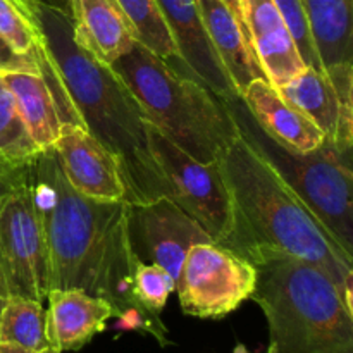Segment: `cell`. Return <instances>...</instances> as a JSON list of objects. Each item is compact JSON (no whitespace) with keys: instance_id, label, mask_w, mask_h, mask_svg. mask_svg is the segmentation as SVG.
Segmentation results:
<instances>
[{"instance_id":"cell-22","label":"cell","mask_w":353,"mask_h":353,"mask_svg":"<svg viewBox=\"0 0 353 353\" xmlns=\"http://www.w3.org/2000/svg\"><path fill=\"white\" fill-rule=\"evenodd\" d=\"M0 343L33 352L54 348L47 336V310L41 302L9 296L0 314Z\"/></svg>"},{"instance_id":"cell-2","label":"cell","mask_w":353,"mask_h":353,"mask_svg":"<svg viewBox=\"0 0 353 353\" xmlns=\"http://www.w3.org/2000/svg\"><path fill=\"white\" fill-rule=\"evenodd\" d=\"M219 165L233 205V236L228 248L250 262L288 255L317 265L353 309V255L240 131L221 155Z\"/></svg>"},{"instance_id":"cell-31","label":"cell","mask_w":353,"mask_h":353,"mask_svg":"<svg viewBox=\"0 0 353 353\" xmlns=\"http://www.w3.org/2000/svg\"><path fill=\"white\" fill-rule=\"evenodd\" d=\"M224 3H226L228 7H230L231 10H233L234 12V16L238 17V19H240V23H241V3H240V0H223ZM243 24V23H241Z\"/></svg>"},{"instance_id":"cell-26","label":"cell","mask_w":353,"mask_h":353,"mask_svg":"<svg viewBox=\"0 0 353 353\" xmlns=\"http://www.w3.org/2000/svg\"><path fill=\"white\" fill-rule=\"evenodd\" d=\"M272 2L276 3L283 19L288 24V30L292 33L293 40H295L303 64L310 65L314 69H324L319 57H317L316 47H314L312 34H310L302 0H272Z\"/></svg>"},{"instance_id":"cell-28","label":"cell","mask_w":353,"mask_h":353,"mask_svg":"<svg viewBox=\"0 0 353 353\" xmlns=\"http://www.w3.org/2000/svg\"><path fill=\"white\" fill-rule=\"evenodd\" d=\"M0 71L40 72L38 71V65L33 61L16 54L2 37H0Z\"/></svg>"},{"instance_id":"cell-3","label":"cell","mask_w":353,"mask_h":353,"mask_svg":"<svg viewBox=\"0 0 353 353\" xmlns=\"http://www.w3.org/2000/svg\"><path fill=\"white\" fill-rule=\"evenodd\" d=\"M38 21L64 88L88 130L116 155L130 205L171 195L150 154L143 112L110 65L102 64L72 40L71 17L38 2Z\"/></svg>"},{"instance_id":"cell-19","label":"cell","mask_w":353,"mask_h":353,"mask_svg":"<svg viewBox=\"0 0 353 353\" xmlns=\"http://www.w3.org/2000/svg\"><path fill=\"white\" fill-rule=\"evenodd\" d=\"M16 99L31 140L40 152L54 148L61 131L57 103L40 72L0 71Z\"/></svg>"},{"instance_id":"cell-29","label":"cell","mask_w":353,"mask_h":353,"mask_svg":"<svg viewBox=\"0 0 353 353\" xmlns=\"http://www.w3.org/2000/svg\"><path fill=\"white\" fill-rule=\"evenodd\" d=\"M0 353H61V352L55 350V348H48V350H43V352H33V350H26V348L14 347V345L0 343Z\"/></svg>"},{"instance_id":"cell-33","label":"cell","mask_w":353,"mask_h":353,"mask_svg":"<svg viewBox=\"0 0 353 353\" xmlns=\"http://www.w3.org/2000/svg\"><path fill=\"white\" fill-rule=\"evenodd\" d=\"M3 302H6V300H3L2 296H0V314H2V307H3Z\"/></svg>"},{"instance_id":"cell-32","label":"cell","mask_w":353,"mask_h":353,"mask_svg":"<svg viewBox=\"0 0 353 353\" xmlns=\"http://www.w3.org/2000/svg\"><path fill=\"white\" fill-rule=\"evenodd\" d=\"M233 353H250L247 350V347H245V345H241V343H238L236 347H234V352Z\"/></svg>"},{"instance_id":"cell-25","label":"cell","mask_w":353,"mask_h":353,"mask_svg":"<svg viewBox=\"0 0 353 353\" xmlns=\"http://www.w3.org/2000/svg\"><path fill=\"white\" fill-rule=\"evenodd\" d=\"M176 292V281L168 271L157 264H147L137 259L133 269V299L150 316L159 317L171 293Z\"/></svg>"},{"instance_id":"cell-5","label":"cell","mask_w":353,"mask_h":353,"mask_svg":"<svg viewBox=\"0 0 353 353\" xmlns=\"http://www.w3.org/2000/svg\"><path fill=\"white\" fill-rule=\"evenodd\" d=\"M254 264L250 299L268 321V353H353V309L323 269L288 255Z\"/></svg>"},{"instance_id":"cell-9","label":"cell","mask_w":353,"mask_h":353,"mask_svg":"<svg viewBox=\"0 0 353 353\" xmlns=\"http://www.w3.org/2000/svg\"><path fill=\"white\" fill-rule=\"evenodd\" d=\"M257 268L226 247L205 241L186 254L176 281L179 303L186 316L223 319L254 293Z\"/></svg>"},{"instance_id":"cell-21","label":"cell","mask_w":353,"mask_h":353,"mask_svg":"<svg viewBox=\"0 0 353 353\" xmlns=\"http://www.w3.org/2000/svg\"><path fill=\"white\" fill-rule=\"evenodd\" d=\"M0 37L16 54L33 61L38 71L50 61L38 21L37 0H0Z\"/></svg>"},{"instance_id":"cell-15","label":"cell","mask_w":353,"mask_h":353,"mask_svg":"<svg viewBox=\"0 0 353 353\" xmlns=\"http://www.w3.org/2000/svg\"><path fill=\"white\" fill-rule=\"evenodd\" d=\"M47 336L61 353L81 350L88 341L107 327L116 317L112 305L100 296L76 288L48 290Z\"/></svg>"},{"instance_id":"cell-6","label":"cell","mask_w":353,"mask_h":353,"mask_svg":"<svg viewBox=\"0 0 353 353\" xmlns=\"http://www.w3.org/2000/svg\"><path fill=\"white\" fill-rule=\"evenodd\" d=\"M241 137L276 169L334 240L353 255V174L350 155L324 141L312 152H295L269 137L238 95L224 97Z\"/></svg>"},{"instance_id":"cell-18","label":"cell","mask_w":353,"mask_h":353,"mask_svg":"<svg viewBox=\"0 0 353 353\" xmlns=\"http://www.w3.org/2000/svg\"><path fill=\"white\" fill-rule=\"evenodd\" d=\"M196 6L207 38L234 93L240 97L254 79L264 78V72L252 54L243 24L223 0H196Z\"/></svg>"},{"instance_id":"cell-24","label":"cell","mask_w":353,"mask_h":353,"mask_svg":"<svg viewBox=\"0 0 353 353\" xmlns=\"http://www.w3.org/2000/svg\"><path fill=\"white\" fill-rule=\"evenodd\" d=\"M12 92L0 74V157L10 161H30L38 154Z\"/></svg>"},{"instance_id":"cell-20","label":"cell","mask_w":353,"mask_h":353,"mask_svg":"<svg viewBox=\"0 0 353 353\" xmlns=\"http://www.w3.org/2000/svg\"><path fill=\"white\" fill-rule=\"evenodd\" d=\"M323 68L353 64V0H302Z\"/></svg>"},{"instance_id":"cell-7","label":"cell","mask_w":353,"mask_h":353,"mask_svg":"<svg viewBox=\"0 0 353 353\" xmlns=\"http://www.w3.org/2000/svg\"><path fill=\"white\" fill-rule=\"evenodd\" d=\"M145 130L154 162L171 190L169 199L193 217L214 243L228 248L233 236V205L219 161H196L148 121Z\"/></svg>"},{"instance_id":"cell-8","label":"cell","mask_w":353,"mask_h":353,"mask_svg":"<svg viewBox=\"0 0 353 353\" xmlns=\"http://www.w3.org/2000/svg\"><path fill=\"white\" fill-rule=\"evenodd\" d=\"M48 290L47 241L28 172L0 205V296L43 302Z\"/></svg>"},{"instance_id":"cell-14","label":"cell","mask_w":353,"mask_h":353,"mask_svg":"<svg viewBox=\"0 0 353 353\" xmlns=\"http://www.w3.org/2000/svg\"><path fill=\"white\" fill-rule=\"evenodd\" d=\"M171 37L178 57L200 81L219 97L236 95L214 52L200 17L196 0H155Z\"/></svg>"},{"instance_id":"cell-13","label":"cell","mask_w":353,"mask_h":353,"mask_svg":"<svg viewBox=\"0 0 353 353\" xmlns=\"http://www.w3.org/2000/svg\"><path fill=\"white\" fill-rule=\"evenodd\" d=\"M241 23L259 68L274 88H281L305 64L272 0H240Z\"/></svg>"},{"instance_id":"cell-11","label":"cell","mask_w":353,"mask_h":353,"mask_svg":"<svg viewBox=\"0 0 353 353\" xmlns=\"http://www.w3.org/2000/svg\"><path fill=\"white\" fill-rule=\"evenodd\" d=\"M130 234L137 257L147 255L152 264L161 265L174 281H178L190 248L212 241L202 226L169 196L130 205Z\"/></svg>"},{"instance_id":"cell-23","label":"cell","mask_w":353,"mask_h":353,"mask_svg":"<svg viewBox=\"0 0 353 353\" xmlns=\"http://www.w3.org/2000/svg\"><path fill=\"white\" fill-rule=\"evenodd\" d=\"M133 28L134 40L165 61L178 57V48L171 37L155 0H116Z\"/></svg>"},{"instance_id":"cell-10","label":"cell","mask_w":353,"mask_h":353,"mask_svg":"<svg viewBox=\"0 0 353 353\" xmlns=\"http://www.w3.org/2000/svg\"><path fill=\"white\" fill-rule=\"evenodd\" d=\"M278 90L323 131L327 143L343 154H352L353 64L326 69L305 65Z\"/></svg>"},{"instance_id":"cell-30","label":"cell","mask_w":353,"mask_h":353,"mask_svg":"<svg viewBox=\"0 0 353 353\" xmlns=\"http://www.w3.org/2000/svg\"><path fill=\"white\" fill-rule=\"evenodd\" d=\"M37 2L45 3V6L62 10V12L68 14V16H69V9H71V0H37Z\"/></svg>"},{"instance_id":"cell-12","label":"cell","mask_w":353,"mask_h":353,"mask_svg":"<svg viewBox=\"0 0 353 353\" xmlns=\"http://www.w3.org/2000/svg\"><path fill=\"white\" fill-rule=\"evenodd\" d=\"M54 150L62 174L76 192L102 202L126 200L116 155L88 130L78 124H62Z\"/></svg>"},{"instance_id":"cell-4","label":"cell","mask_w":353,"mask_h":353,"mask_svg":"<svg viewBox=\"0 0 353 353\" xmlns=\"http://www.w3.org/2000/svg\"><path fill=\"white\" fill-rule=\"evenodd\" d=\"M110 68L140 105L145 119L200 162H217L238 128L224 97L214 93L179 59L165 61L134 41Z\"/></svg>"},{"instance_id":"cell-1","label":"cell","mask_w":353,"mask_h":353,"mask_svg":"<svg viewBox=\"0 0 353 353\" xmlns=\"http://www.w3.org/2000/svg\"><path fill=\"white\" fill-rule=\"evenodd\" d=\"M30 185L48 252V285L76 288L112 305L121 324L168 343L159 317L133 299L137 254L131 245L130 203L102 202L76 192L62 174L54 148L30 161Z\"/></svg>"},{"instance_id":"cell-27","label":"cell","mask_w":353,"mask_h":353,"mask_svg":"<svg viewBox=\"0 0 353 353\" xmlns=\"http://www.w3.org/2000/svg\"><path fill=\"white\" fill-rule=\"evenodd\" d=\"M30 161H10V159L0 157V205L6 196L16 192L28 179Z\"/></svg>"},{"instance_id":"cell-16","label":"cell","mask_w":353,"mask_h":353,"mask_svg":"<svg viewBox=\"0 0 353 353\" xmlns=\"http://www.w3.org/2000/svg\"><path fill=\"white\" fill-rule=\"evenodd\" d=\"M255 123L278 143L295 152H312L326 141L323 131L265 78L254 79L240 95Z\"/></svg>"},{"instance_id":"cell-17","label":"cell","mask_w":353,"mask_h":353,"mask_svg":"<svg viewBox=\"0 0 353 353\" xmlns=\"http://www.w3.org/2000/svg\"><path fill=\"white\" fill-rule=\"evenodd\" d=\"M69 17L74 43L102 64L112 65L137 41L116 0H71Z\"/></svg>"}]
</instances>
